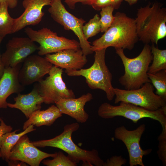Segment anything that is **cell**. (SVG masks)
<instances>
[{
	"label": "cell",
	"instance_id": "cell-37",
	"mask_svg": "<svg viewBox=\"0 0 166 166\" xmlns=\"http://www.w3.org/2000/svg\"><path fill=\"white\" fill-rule=\"evenodd\" d=\"M138 0H123L127 2L128 4L132 6L136 4L138 2Z\"/></svg>",
	"mask_w": 166,
	"mask_h": 166
},
{
	"label": "cell",
	"instance_id": "cell-29",
	"mask_svg": "<svg viewBox=\"0 0 166 166\" xmlns=\"http://www.w3.org/2000/svg\"><path fill=\"white\" fill-rule=\"evenodd\" d=\"M127 160L121 156H113L104 162L103 166H121L125 165Z\"/></svg>",
	"mask_w": 166,
	"mask_h": 166
},
{
	"label": "cell",
	"instance_id": "cell-7",
	"mask_svg": "<svg viewBox=\"0 0 166 166\" xmlns=\"http://www.w3.org/2000/svg\"><path fill=\"white\" fill-rule=\"evenodd\" d=\"M155 88L151 82L144 84L140 88L127 90L113 88L116 97L114 103L121 101L131 103L151 111L166 107V101L154 93Z\"/></svg>",
	"mask_w": 166,
	"mask_h": 166
},
{
	"label": "cell",
	"instance_id": "cell-1",
	"mask_svg": "<svg viewBox=\"0 0 166 166\" xmlns=\"http://www.w3.org/2000/svg\"><path fill=\"white\" fill-rule=\"evenodd\" d=\"M114 16L110 26L100 38L93 42V52L109 47L131 50L138 42L135 19L120 12H117Z\"/></svg>",
	"mask_w": 166,
	"mask_h": 166
},
{
	"label": "cell",
	"instance_id": "cell-20",
	"mask_svg": "<svg viewBox=\"0 0 166 166\" xmlns=\"http://www.w3.org/2000/svg\"><path fill=\"white\" fill-rule=\"evenodd\" d=\"M62 116L57 106L52 105L45 110H39L33 113L24 123L23 129L24 130L31 125L36 127L51 126Z\"/></svg>",
	"mask_w": 166,
	"mask_h": 166
},
{
	"label": "cell",
	"instance_id": "cell-25",
	"mask_svg": "<svg viewBox=\"0 0 166 166\" xmlns=\"http://www.w3.org/2000/svg\"><path fill=\"white\" fill-rule=\"evenodd\" d=\"M56 156L51 160H44L42 163L47 166H76L77 163L69 156H65L61 151L56 152Z\"/></svg>",
	"mask_w": 166,
	"mask_h": 166
},
{
	"label": "cell",
	"instance_id": "cell-27",
	"mask_svg": "<svg viewBox=\"0 0 166 166\" xmlns=\"http://www.w3.org/2000/svg\"><path fill=\"white\" fill-rule=\"evenodd\" d=\"M114 9L112 5H110L102 8L101 10L100 21L101 32H105L106 31L113 23L115 18L114 16L113 15Z\"/></svg>",
	"mask_w": 166,
	"mask_h": 166
},
{
	"label": "cell",
	"instance_id": "cell-12",
	"mask_svg": "<svg viewBox=\"0 0 166 166\" xmlns=\"http://www.w3.org/2000/svg\"><path fill=\"white\" fill-rule=\"evenodd\" d=\"M38 47L28 37H13L9 41L5 51L1 55L2 62L5 68L15 67L38 50Z\"/></svg>",
	"mask_w": 166,
	"mask_h": 166
},
{
	"label": "cell",
	"instance_id": "cell-8",
	"mask_svg": "<svg viewBox=\"0 0 166 166\" xmlns=\"http://www.w3.org/2000/svg\"><path fill=\"white\" fill-rule=\"evenodd\" d=\"M25 32L33 41L39 44L38 54L41 56L66 49H80L79 42L76 40L58 36L56 33L47 28L36 30L27 27L25 29Z\"/></svg>",
	"mask_w": 166,
	"mask_h": 166
},
{
	"label": "cell",
	"instance_id": "cell-34",
	"mask_svg": "<svg viewBox=\"0 0 166 166\" xmlns=\"http://www.w3.org/2000/svg\"><path fill=\"white\" fill-rule=\"evenodd\" d=\"M4 37L0 35V46L2 42ZM5 67L1 61V55L0 52V79L2 76L4 71Z\"/></svg>",
	"mask_w": 166,
	"mask_h": 166
},
{
	"label": "cell",
	"instance_id": "cell-19",
	"mask_svg": "<svg viewBox=\"0 0 166 166\" xmlns=\"http://www.w3.org/2000/svg\"><path fill=\"white\" fill-rule=\"evenodd\" d=\"M14 100V104L8 103V107L20 110L28 119L34 112L41 109L45 98L39 93L36 84L30 93L26 94L19 93Z\"/></svg>",
	"mask_w": 166,
	"mask_h": 166
},
{
	"label": "cell",
	"instance_id": "cell-14",
	"mask_svg": "<svg viewBox=\"0 0 166 166\" xmlns=\"http://www.w3.org/2000/svg\"><path fill=\"white\" fill-rule=\"evenodd\" d=\"M56 154V152L49 153L40 150L25 134L21 137L12 149L9 160H19L31 166H38L43 160L49 157L53 158Z\"/></svg>",
	"mask_w": 166,
	"mask_h": 166
},
{
	"label": "cell",
	"instance_id": "cell-31",
	"mask_svg": "<svg viewBox=\"0 0 166 166\" xmlns=\"http://www.w3.org/2000/svg\"><path fill=\"white\" fill-rule=\"evenodd\" d=\"M95 0H65V2L71 9L75 8L76 4L81 2L84 5H92Z\"/></svg>",
	"mask_w": 166,
	"mask_h": 166
},
{
	"label": "cell",
	"instance_id": "cell-35",
	"mask_svg": "<svg viewBox=\"0 0 166 166\" xmlns=\"http://www.w3.org/2000/svg\"><path fill=\"white\" fill-rule=\"evenodd\" d=\"M7 163L9 166H27L25 163L18 160H9Z\"/></svg>",
	"mask_w": 166,
	"mask_h": 166
},
{
	"label": "cell",
	"instance_id": "cell-17",
	"mask_svg": "<svg viewBox=\"0 0 166 166\" xmlns=\"http://www.w3.org/2000/svg\"><path fill=\"white\" fill-rule=\"evenodd\" d=\"M93 99L89 93L82 95L78 98L60 99L55 104L62 114L67 115L81 123L86 122L89 115L85 111V104Z\"/></svg>",
	"mask_w": 166,
	"mask_h": 166
},
{
	"label": "cell",
	"instance_id": "cell-33",
	"mask_svg": "<svg viewBox=\"0 0 166 166\" xmlns=\"http://www.w3.org/2000/svg\"><path fill=\"white\" fill-rule=\"evenodd\" d=\"M18 0H0V3H5L7 5L8 8L14 9L17 6Z\"/></svg>",
	"mask_w": 166,
	"mask_h": 166
},
{
	"label": "cell",
	"instance_id": "cell-15",
	"mask_svg": "<svg viewBox=\"0 0 166 166\" xmlns=\"http://www.w3.org/2000/svg\"><path fill=\"white\" fill-rule=\"evenodd\" d=\"M52 0H23L22 5L25 10L18 17L14 18L13 33L18 32L28 26L38 24L44 15L42 9L50 6Z\"/></svg>",
	"mask_w": 166,
	"mask_h": 166
},
{
	"label": "cell",
	"instance_id": "cell-5",
	"mask_svg": "<svg viewBox=\"0 0 166 166\" xmlns=\"http://www.w3.org/2000/svg\"><path fill=\"white\" fill-rule=\"evenodd\" d=\"M106 49V48H104L94 52V61L89 68L65 70V73L69 76H81L84 77L90 89H100L104 91L107 99L111 101L115 96L112 84V74L105 61Z\"/></svg>",
	"mask_w": 166,
	"mask_h": 166
},
{
	"label": "cell",
	"instance_id": "cell-30",
	"mask_svg": "<svg viewBox=\"0 0 166 166\" xmlns=\"http://www.w3.org/2000/svg\"><path fill=\"white\" fill-rule=\"evenodd\" d=\"M113 0H95L92 5L93 8L97 10H100L107 6L112 5Z\"/></svg>",
	"mask_w": 166,
	"mask_h": 166
},
{
	"label": "cell",
	"instance_id": "cell-21",
	"mask_svg": "<svg viewBox=\"0 0 166 166\" xmlns=\"http://www.w3.org/2000/svg\"><path fill=\"white\" fill-rule=\"evenodd\" d=\"M36 129L34 128V126L31 125L23 131L18 133H16L19 130L17 129L12 132H7L3 135L0 147V157L7 162L9 160L12 149L21 137Z\"/></svg>",
	"mask_w": 166,
	"mask_h": 166
},
{
	"label": "cell",
	"instance_id": "cell-2",
	"mask_svg": "<svg viewBox=\"0 0 166 166\" xmlns=\"http://www.w3.org/2000/svg\"><path fill=\"white\" fill-rule=\"evenodd\" d=\"M135 21L139 40L157 45L166 36V9L158 2L137 9Z\"/></svg>",
	"mask_w": 166,
	"mask_h": 166
},
{
	"label": "cell",
	"instance_id": "cell-36",
	"mask_svg": "<svg viewBox=\"0 0 166 166\" xmlns=\"http://www.w3.org/2000/svg\"><path fill=\"white\" fill-rule=\"evenodd\" d=\"M123 0H113V6L114 9H117L120 7Z\"/></svg>",
	"mask_w": 166,
	"mask_h": 166
},
{
	"label": "cell",
	"instance_id": "cell-24",
	"mask_svg": "<svg viewBox=\"0 0 166 166\" xmlns=\"http://www.w3.org/2000/svg\"><path fill=\"white\" fill-rule=\"evenodd\" d=\"M8 6L0 3V35L4 37L13 33L14 18L10 15Z\"/></svg>",
	"mask_w": 166,
	"mask_h": 166
},
{
	"label": "cell",
	"instance_id": "cell-3",
	"mask_svg": "<svg viewBox=\"0 0 166 166\" xmlns=\"http://www.w3.org/2000/svg\"><path fill=\"white\" fill-rule=\"evenodd\" d=\"M79 124L73 123L65 125L62 132L52 138L32 142L36 147H50L61 149L68 154L77 163L82 161L83 166H103L104 161L100 157L98 151L95 149L87 150L76 144L72 138V133L79 128Z\"/></svg>",
	"mask_w": 166,
	"mask_h": 166
},
{
	"label": "cell",
	"instance_id": "cell-4",
	"mask_svg": "<svg viewBox=\"0 0 166 166\" xmlns=\"http://www.w3.org/2000/svg\"><path fill=\"white\" fill-rule=\"evenodd\" d=\"M115 50L124 67V74L119 78L118 81L125 89H137L146 83L151 82L147 73L153 56L151 46L149 44H145L140 54L133 58L127 57L123 49Z\"/></svg>",
	"mask_w": 166,
	"mask_h": 166
},
{
	"label": "cell",
	"instance_id": "cell-13",
	"mask_svg": "<svg viewBox=\"0 0 166 166\" xmlns=\"http://www.w3.org/2000/svg\"><path fill=\"white\" fill-rule=\"evenodd\" d=\"M53 65L39 55H30L23 61L18 74L20 83L24 86L42 80L48 74Z\"/></svg>",
	"mask_w": 166,
	"mask_h": 166
},
{
	"label": "cell",
	"instance_id": "cell-28",
	"mask_svg": "<svg viewBox=\"0 0 166 166\" xmlns=\"http://www.w3.org/2000/svg\"><path fill=\"white\" fill-rule=\"evenodd\" d=\"M158 150L157 152L159 157L164 166L166 165V134L161 133L158 138Z\"/></svg>",
	"mask_w": 166,
	"mask_h": 166
},
{
	"label": "cell",
	"instance_id": "cell-22",
	"mask_svg": "<svg viewBox=\"0 0 166 166\" xmlns=\"http://www.w3.org/2000/svg\"><path fill=\"white\" fill-rule=\"evenodd\" d=\"M151 46L152 62L149 67L148 73H154L166 69V50L159 49L154 44Z\"/></svg>",
	"mask_w": 166,
	"mask_h": 166
},
{
	"label": "cell",
	"instance_id": "cell-26",
	"mask_svg": "<svg viewBox=\"0 0 166 166\" xmlns=\"http://www.w3.org/2000/svg\"><path fill=\"white\" fill-rule=\"evenodd\" d=\"M82 30L84 36L87 40L100 32L101 24L99 15H95L88 23L83 26Z\"/></svg>",
	"mask_w": 166,
	"mask_h": 166
},
{
	"label": "cell",
	"instance_id": "cell-18",
	"mask_svg": "<svg viewBox=\"0 0 166 166\" xmlns=\"http://www.w3.org/2000/svg\"><path fill=\"white\" fill-rule=\"evenodd\" d=\"M22 66L20 63L14 67L5 68L0 79V109L7 107L6 100L11 94H18L23 90L24 86L20 83L18 77Z\"/></svg>",
	"mask_w": 166,
	"mask_h": 166
},
{
	"label": "cell",
	"instance_id": "cell-16",
	"mask_svg": "<svg viewBox=\"0 0 166 166\" xmlns=\"http://www.w3.org/2000/svg\"><path fill=\"white\" fill-rule=\"evenodd\" d=\"M45 55V58L53 65L65 70L80 69L88 61L80 49H66Z\"/></svg>",
	"mask_w": 166,
	"mask_h": 166
},
{
	"label": "cell",
	"instance_id": "cell-10",
	"mask_svg": "<svg viewBox=\"0 0 166 166\" xmlns=\"http://www.w3.org/2000/svg\"><path fill=\"white\" fill-rule=\"evenodd\" d=\"M63 72L62 69L53 65L49 76L36 84L39 93L44 97L45 104L55 103L61 99L75 97L73 91L67 87L62 79Z\"/></svg>",
	"mask_w": 166,
	"mask_h": 166
},
{
	"label": "cell",
	"instance_id": "cell-23",
	"mask_svg": "<svg viewBox=\"0 0 166 166\" xmlns=\"http://www.w3.org/2000/svg\"><path fill=\"white\" fill-rule=\"evenodd\" d=\"M148 77L156 90V94L166 101V69L148 73Z\"/></svg>",
	"mask_w": 166,
	"mask_h": 166
},
{
	"label": "cell",
	"instance_id": "cell-32",
	"mask_svg": "<svg viewBox=\"0 0 166 166\" xmlns=\"http://www.w3.org/2000/svg\"><path fill=\"white\" fill-rule=\"evenodd\" d=\"M0 147L2 137L3 135L6 133L11 132L13 130L12 127L10 125L6 124L4 120L0 118Z\"/></svg>",
	"mask_w": 166,
	"mask_h": 166
},
{
	"label": "cell",
	"instance_id": "cell-6",
	"mask_svg": "<svg viewBox=\"0 0 166 166\" xmlns=\"http://www.w3.org/2000/svg\"><path fill=\"white\" fill-rule=\"evenodd\" d=\"M119 105H113L105 102L99 106L98 114L101 118L109 119L121 116L136 123L140 119L149 118L158 121L163 131H166V107L151 111L130 103L121 101Z\"/></svg>",
	"mask_w": 166,
	"mask_h": 166
},
{
	"label": "cell",
	"instance_id": "cell-9",
	"mask_svg": "<svg viewBox=\"0 0 166 166\" xmlns=\"http://www.w3.org/2000/svg\"><path fill=\"white\" fill-rule=\"evenodd\" d=\"M50 6L48 10L52 18L65 30H71L74 33L79 39L83 54L86 56L93 53L90 42L86 39L83 32V26L85 21L68 12L61 0H52Z\"/></svg>",
	"mask_w": 166,
	"mask_h": 166
},
{
	"label": "cell",
	"instance_id": "cell-11",
	"mask_svg": "<svg viewBox=\"0 0 166 166\" xmlns=\"http://www.w3.org/2000/svg\"><path fill=\"white\" fill-rule=\"evenodd\" d=\"M145 129V125L143 124L132 130L127 129L124 126L118 127L115 130V138L122 141L126 147L129 154L130 166H144L143 157L152 151L151 149L143 150L140 147V139Z\"/></svg>",
	"mask_w": 166,
	"mask_h": 166
}]
</instances>
